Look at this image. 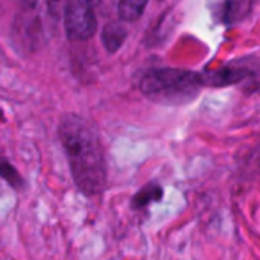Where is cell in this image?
<instances>
[{"label":"cell","mask_w":260,"mask_h":260,"mask_svg":"<svg viewBox=\"0 0 260 260\" xmlns=\"http://www.w3.org/2000/svg\"><path fill=\"white\" fill-rule=\"evenodd\" d=\"M163 195H165V190L163 187L155 183V181H151L148 184H145L142 189H139L134 197L131 198V209L133 210H142V209H146L149 204H154V203H160L163 200Z\"/></svg>","instance_id":"obj_5"},{"label":"cell","mask_w":260,"mask_h":260,"mask_svg":"<svg viewBox=\"0 0 260 260\" xmlns=\"http://www.w3.org/2000/svg\"><path fill=\"white\" fill-rule=\"evenodd\" d=\"M87 2H88V3H90V5H93V3H98V2H99V0H87Z\"/></svg>","instance_id":"obj_12"},{"label":"cell","mask_w":260,"mask_h":260,"mask_svg":"<svg viewBox=\"0 0 260 260\" xmlns=\"http://www.w3.org/2000/svg\"><path fill=\"white\" fill-rule=\"evenodd\" d=\"M47 5H49L50 14L56 18V17H59V14L62 12L64 5H66V0H47Z\"/></svg>","instance_id":"obj_10"},{"label":"cell","mask_w":260,"mask_h":260,"mask_svg":"<svg viewBox=\"0 0 260 260\" xmlns=\"http://www.w3.org/2000/svg\"><path fill=\"white\" fill-rule=\"evenodd\" d=\"M0 178L5 180L15 190H23L26 186V181L20 175L17 168L12 163H9L6 158H2V157H0Z\"/></svg>","instance_id":"obj_9"},{"label":"cell","mask_w":260,"mask_h":260,"mask_svg":"<svg viewBox=\"0 0 260 260\" xmlns=\"http://www.w3.org/2000/svg\"><path fill=\"white\" fill-rule=\"evenodd\" d=\"M201 87V75L181 69H155L140 79V91L161 105L189 104L197 98Z\"/></svg>","instance_id":"obj_2"},{"label":"cell","mask_w":260,"mask_h":260,"mask_svg":"<svg viewBox=\"0 0 260 260\" xmlns=\"http://www.w3.org/2000/svg\"><path fill=\"white\" fill-rule=\"evenodd\" d=\"M148 5V0H119V17L122 21L133 23L139 20Z\"/></svg>","instance_id":"obj_8"},{"label":"cell","mask_w":260,"mask_h":260,"mask_svg":"<svg viewBox=\"0 0 260 260\" xmlns=\"http://www.w3.org/2000/svg\"><path fill=\"white\" fill-rule=\"evenodd\" d=\"M58 137L78 190L88 198L102 195L107 189L108 171L96 128L78 114H66L59 122Z\"/></svg>","instance_id":"obj_1"},{"label":"cell","mask_w":260,"mask_h":260,"mask_svg":"<svg viewBox=\"0 0 260 260\" xmlns=\"http://www.w3.org/2000/svg\"><path fill=\"white\" fill-rule=\"evenodd\" d=\"M125 40H126V29L120 23H110L104 27L102 41L108 52L113 53L119 50Z\"/></svg>","instance_id":"obj_7"},{"label":"cell","mask_w":260,"mask_h":260,"mask_svg":"<svg viewBox=\"0 0 260 260\" xmlns=\"http://www.w3.org/2000/svg\"><path fill=\"white\" fill-rule=\"evenodd\" d=\"M253 0H209L213 20L219 24H235L242 21L251 11Z\"/></svg>","instance_id":"obj_4"},{"label":"cell","mask_w":260,"mask_h":260,"mask_svg":"<svg viewBox=\"0 0 260 260\" xmlns=\"http://www.w3.org/2000/svg\"><path fill=\"white\" fill-rule=\"evenodd\" d=\"M248 73L245 70L239 69H225L219 72H213L209 75H201L203 85H215V87H222V85H230L242 81Z\"/></svg>","instance_id":"obj_6"},{"label":"cell","mask_w":260,"mask_h":260,"mask_svg":"<svg viewBox=\"0 0 260 260\" xmlns=\"http://www.w3.org/2000/svg\"><path fill=\"white\" fill-rule=\"evenodd\" d=\"M62 11L66 34L70 40L84 41L94 35L98 23L87 0H66Z\"/></svg>","instance_id":"obj_3"},{"label":"cell","mask_w":260,"mask_h":260,"mask_svg":"<svg viewBox=\"0 0 260 260\" xmlns=\"http://www.w3.org/2000/svg\"><path fill=\"white\" fill-rule=\"evenodd\" d=\"M17 2H20V3H21L23 6H26V8H32V6L37 5L38 0H17Z\"/></svg>","instance_id":"obj_11"}]
</instances>
